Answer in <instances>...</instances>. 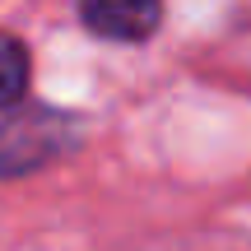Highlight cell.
I'll list each match as a JSON object with an SVG mask.
<instances>
[{"label": "cell", "instance_id": "cell-2", "mask_svg": "<svg viewBox=\"0 0 251 251\" xmlns=\"http://www.w3.org/2000/svg\"><path fill=\"white\" fill-rule=\"evenodd\" d=\"M79 19L93 37L107 42H144L163 19L158 0H79Z\"/></svg>", "mask_w": 251, "mask_h": 251}, {"label": "cell", "instance_id": "cell-3", "mask_svg": "<svg viewBox=\"0 0 251 251\" xmlns=\"http://www.w3.org/2000/svg\"><path fill=\"white\" fill-rule=\"evenodd\" d=\"M28 89V51L19 37L0 33V107H14Z\"/></svg>", "mask_w": 251, "mask_h": 251}, {"label": "cell", "instance_id": "cell-1", "mask_svg": "<svg viewBox=\"0 0 251 251\" xmlns=\"http://www.w3.org/2000/svg\"><path fill=\"white\" fill-rule=\"evenodd\" d=\"M75 144L70 117L51 107H14L0 121V177H24V172L51 163Z\"/></svg>", "mask_w": 251, "mask_h": 251}]
</instances>
